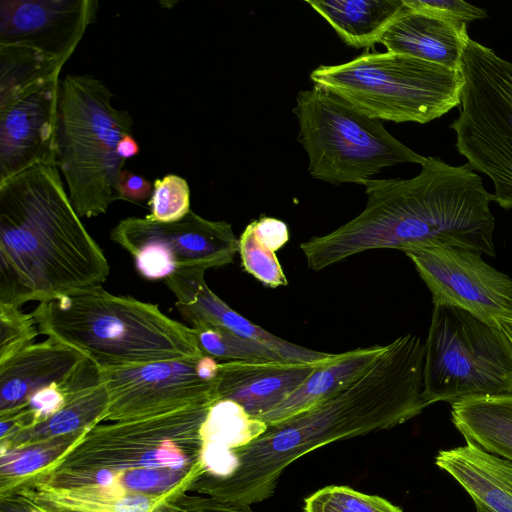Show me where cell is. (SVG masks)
<instances>
[{"instance_id": "6da1fadb", "label": "cell", "mask_w": 512, "mask_h": 512, "mask_svg": "<svg viewBox=\"0 0 512 512\" xmlns=\"http://www.w3.org/2000/svg\"><path fill=\"white\" fill-rule=\"evenodd\" d=\"M214 402L100 423L14 494L75 512H169L204 473L200 430Z\"/></svg>"}, {"instance_id": "7a4b0ae2", "label": "cell", "mask_w": 512, "mask_h": 512, "mask_svg": "<svg viewBox=\"0 0 512 512\" xmlns=\"http://www.w3.org/2000/svg\"><path fill=\"white\" fill-rule=\"evenodd\" d=\"M410 179H369L364 210L336 230L300 244L307 266L320 271L373 249L403 252L454 247L495 256L493 195L467 164L427 157Z\"/></svg>"}, {"instance_id": "3957f363", "label": "cell", "mask_w": 512, "mask_h": 512, "mask_svg": "<svg viewBox=\"0 0 512 512\" xmlns=\"http://www.w3.org/2000/svg\"><path fill=\"white\" fill-rule=\"evenodd\" d=\"M109 271L56 165L0 182V302L21 307L102 286Z\"/></svg>"}, {"instance_id": "277c9868", "label": "cell", "mask_w": 512, "mask_h": 512, "mask_svg": "<svg viewBox=\"0 0 512 512\" xmlns=\"http://www.w3.org/2000/svg\"><path fill=\"white\" fill-rule=\"evenodd\" d=\"M410 418L411 403L402 379L377 360L311 408L230 449L226 474L203 473L190 492L251 507L271 497L285 469L305 454Z\"/></svg>"}, {"instance_id": "5b68a950", "label": "cell", "mask_w": 512, "mask_h": 512, "mask_svg": "<svg viewBox=\"0 0 512 512\" xmlns=\"http://www.w3.org/2000/svg\"><path fill=\"white\" fill-rule=\"evenodd\" d=\"M40 334L81 352L100 369L204 356L192 327L157 304L102 286L41 302L31 312Z\"/></svg>"}, {"instance_id": "8992f818", "label": "cell", "mask_w": 512, "mask_h": 512, "mask_svg": "<svg viewBox=\"0 0 512 512\" xmlns=\"http://www.w3.org/2000/svg\"><path fill=\"white\" fill-rule=\"evenodd\" d=\"M113 94L92 75H67L58 90L56 166L80 217H96L121 200L119 180L126 160L118 145L132 134L133 118L112 104Z\"/></svg>"}, {"instance_id": "52a82bcc", "label": "cell", "mask_w": 512, "mask_h": 512, "mask_svg": "<svg viewBox=\"0 0 512 512\" xmlns=\"http://www.w3.org/2000/svg\"><path fill=\"white\" fill-rule=\"evenodd\" d=\"M310 79L371 118L420 124L458 107L462 84L459 70L388 51L320 65Z\"/></svg>"}, {"instance_id": "ba28073f", "label": "cell", "mask_w": 512, "mask_h": 512, "mask_svg": "<svg viewBox=\"0 0 512 512\" xmlns=\"http://www.w3.org/2000/svg\"><path fill=\"white\" fill-rule=\"evenodd\" d=\"M293 112L299 124L297 139L314 179L363 184L383 168L426 161L392 136L382 121L319 86L300 91Z\"/></svg>"}, {"instance_id": "9c48e42d", "label": "cell", "mask_w": 512, "mask_h": 512, "mask_svg": "<svg viewBox=\"0 0 512 512\" xmlns=\"http://www.w3.org/2000/svg\"><path fill=\"white\" fill-rule=\"evenodd\" d=\"M424 359L429 405L512 394V341L500 324L434 305Z\"/></svg>"}, {"instance_id": "30bf717a", "label": "cell", "mask_w": 512, "mask_h": 512, "mask_svg": "<svg viewBox=\"0 0 512 512\" xmlns=\"http://www.w3.org/2000/svg\"><path fill=\"white\" fill-rule=\"evenodd\" d=\"M459 116L450 127L473 171L493 182V201L512 209V63L471 38L458 68Z\"/></svg>"}, {"instance_id": "8fae6325", "label": "cell", "mask_w": 512, "mask_h": 512, "mask_svg": "<svg viewBox=\"0 0 512 512\" xmlns=\"http://www.w3.org/2000/svg\"><path fill=\"white\" fill-rule=\"evenodd\" d=\"M110 238L132 256L136 270L148 280H165L182 269L225 266L239 248L230 223L205 219L192 210L171 223L148 216L122 219Z\"/></svg>"}, {"instance_id": "7c38bea8", "label": "cell", "mask_w": 512, "mask_h": 512, "mask_svg": "<svg viewBox=\"0 0 512 512\" xmlns=\"http://www.w3.org/2000/svg\"><path fill=\"white\" fill-rule=\"evenodd\" d=\"M217 360L201 356L100 369L104 422L143 418L218 400Z\"/></svg>"}, {"instance_id": "4fadbf2b", "label": "cell", "mask_w": 512, "mask_h": 512, "mask_svg": "<svg viewBox=\"0 0 512 512\" xmlns=\"http://www.w3.org/2000/svg\"><path fill=\"white\" fill-rule=\"evenodd\" d=\"M59 68L0 80V182L38 164L56 165Z\"/></svg>"}, {"instance_id": "5bb4252c", "label": "cell", "mask_w": 512, "mask_h": 512, "mask_svg": "<svg viewBox=\"0 0 512 512\" xmlns=\"http://www.w3.org/2000/svg\"><path fill=\"white\" fill-rule=\"evenodd\" d=\"M404 253L431 291L434 305L456 307L492 324L512 319V279L488 265L482 254L454 247Z\"/></svg>"}, {"instance_id": "9a60e30c", "label": "cell", "mask_w": 512, "mask_h": 512, "mask_svg": "<svg viewBox=\"0 0 512 512\" xmlns=\"http://www.w3.org/2000/svg\"><path fill=\"white\" fill-rule=\"evenodd\" d=\"M97 11L95 0H1L0 45L27 46L64 66Z\"/></svg>"}, {"instance_id": "2e32d148", "label": "cell", "mask_w": 512, "mask_h": 512, "mask_svg": "<svg viewBox=\"0 0 512 512\" xmlns=\"http://www.w3.org/2000/svg\"><path fill=\"white\" fill-rule=\"evenodd\" d=\"M206 270L188 268L176 271L164 280L176 297V307L186 322L216 324L242 337L257 341L293 362H326L335 354L323 353L283 340L233 310L206 284Z\"/></svg>"}, {"instance_id": "e0dca14e", "label": "cell", "mask_w": 512, "mask_h": 512, "mask_svg": "<svg viewBox=\"0 0 512 512\" xmlns=\"http://www.w3.org/2000/svg\"><path fill=\"white\" fill-rule=\"evenodd\" d=\"M329 361L220 362L216 380L218 400H231L251 418L259 419L289 397L318 367Z\"/></svg>"}, {"instance_id": "ac0fdd59", "label": "cell", "mask_w": 512, "mask_h": 512, "mask_svg": "<svg viewBox=\"0 0 512 512\" xmlns=\"http://www.w3.org/2000/svg\"><path fill=\"white\" fill-rule=\"evenodd\" d=\"M88 361L53 338L34 343L0 364V415L26 406L38 391L73 379Z\"/></svg>"}, {"instance_id": "d6986e66", "label": "cell", "mask_w": 512, "mask_h": 512, "mask_svg": "<svg viewBox=\"0 0 512 512\" xmlns=\"http://www.w3.org/2000/svg\"><path fill=\"white\" fill-rule=\"evenodd\" d=\"M435 464L470 495L476 512H512V461L478 444L441 450Z\"/></svg>"}, {"instance_id": "ffe728a7", "label": "cell", "mask_w": 512, "mask_h": 512, "mask_svg": "<svg viewBox=\"0 0 512 512\" xmlns=\"http://www.w3.org/2000/svg\"><path fill=\"white\" fill-rule=\"evenodd\" d=\"M469 38L465 24L447 21L405 6L379 43L388 52L409 55L458 70Z\"/></svg>"}, {"instance_id": "44dd1931", "label": "cell", "mask_w": 512, "mask_h": 512, "mask_svg": "<svg viewBox=\"0 0 512 512\" xmlns=\"http://www.w3.org/2000/svg\"><path fill=\"white\" fill-rule=\"evenodd\" d=\"M334 29L338 37L356 49L373 48L405 8L403 0H305Z\"/></svg>"}, {"instance_id": "7402d4cb", "label": "cell", "mask_w": 512, "mask_h": 512, "mask_svg": "<svg viewBox=\"0 0 512 512\" xmlns=\"http://www.w3.org/2000/svg\"><path fill=\"white\" fill-rule=\"evenodd\" d=\"M385 350V345L357 348L337 354L318 367L289 397L259 417L266 426L297 415L334 392L367 368Z\"/></svg>"}, {"instance_id": "603a6c76", "label": "cell", "mask_w": 512, "mask_h": 512, "mask_svg": "<svg viewBox=\"0 0 512 512\" xmlns=\"http://www.w3.org/2000/svg\"><path fill=\"white\" fill-rule=\"evenodd\" d=\"M451 420L466 441L512 461V394L454 403Z\"/></svg>"}, {"instance_id": "cb8c5ba5", "label": "cell", "mask_w": 512, "mask_h": 512, "mask_svg": "<svg viewBox=\"0 0 512 512\" xmlns=\"http://www.w3.org/2000/svg\"><path fill=\"white\" fill-rule=\"evenodd\" d=\"M267 426L251 418L231 400H216L210 407L200 433L204 473L223 476L228 467L229 451L259 435Z\"/></svg>"}, {"instance_id": "d4e9b609", "label": "cell", "mask_w": 512, "mask_h": 512, "mask_svg": "<svg viewBox=\"0 0 512 512\" xmlns=\"http://www.w3.org/2000/svg\"><path fill=\"white\" fill-rule=\"evenodd\" d=\"M108 394L102 380L70 394L63 407L46 421L0 441V450L54 437L82 433L104 422Z\"/></svg>"}, {"instance_id": "484cf974", "label": "cell", "mask_w": 512, "mask_h": 512, "mask_svg": "<svg viewBox=\"0 0 512 512\" xmlns=\"http://www.w3.org/2000/svg\"><path fill=\"white\" fill-rule=\"evenodd\" d=\"M86 432L0 450V498L10 496L33 477L52 466Z\"/></svg>"}, {"instance_id": "4316f807", "label": "cell", "mask_w": 512, "mask_h": 512, "mask_svg": "<svg viewBox=\"0 0 512 512\" xmlns=\"http://www.w3.org/2000/svg\"><path fill=\"white\" fill-rule=\"evenodd\" d=\"M191 327L201 353L218 362L284 360L269 347L225 327L211 323H198Z\"/></svg>"}, {"instance_id": "83f0119b", "label": "cell", "mask_w": 512, "mask_h": 512, "mask_svg": "<svg viewBox=\"0 0 512 512\" xmlns=\"http://www.w3.org/2000/svg\"><path fill=\"white\" fill-rule=\"evenodd\" d=\"M305 512H403L388 500L347 486H326L305 498Z\"/></svg>"}, {"instance_id": "f1b7e54d", "label": "cell", "mask_w": 512, "mask_h": 512, "mask_svg": "<svg viewBox=\"0 0 512 512\" xmlns=\"http://www.w3.org/2000/svg\"><path fill=\"white\" fill-rule=\"evenodd\" d=\"M148 205L150 219L171 223L184 218L190 210V188L183 177L167 174L153 183V192Z\"/></svg>"}, {"instance_id": "f546056e", "label": "cell", "mask_w": 512, "mask_h": 512, "mask_svg": "<svg viewBox=\"0 0 512 512\" xmlns=\"http://www.w3.org/2000/svg\"><path fill=\"white\" fill-rule=\"evenodd\" d=\"M238 252L244 270L271 288L286 286L287 279L275 252L263 246L249 223L239 238Z\"/></svg>"}, {"instance_id": "4dcf8cb0", "label": "cell", "mask_w": 512, "mask_h": 512, "mask_svg": "<svg viewBox=\"0 0 512 512\" xmlns=\"http://www.w3.org/2000/svg\"><path fill=\"white\" fill-rule=\"evenodd\" d=\"M39 334L32 313L0 302V364L34 344Z\"/></svg>"}, {"instance_id": "1f68e13d", "label": "cell", "mask_w": 512, "mask_h": 512, "mask_svg": "<svg viewBox=\"0 0 512 512\" xmlns=\"http://www.w3.org/2000/svg\"><path fill=\"white\" fill-rule=\"evenodd\" d=\"M405 6L411 9L429 13L458 24L485 18L486 12L461 0H403Z\"/></svg>"}, {"instance_id": "d6a6232c", "label": "cell", "mask_w": 512, "mask_h": 512, "mask_svg": "<svg viewBox=\"0 0 512 512\" xmlns=\"http://www.w3.org/2000/svg\"><path fill=\"white\" fill-rule=\"evenodd\" d=\"M171 512H256L250 506L220 501L209 496L184 495L178 499Z\"/></svg>"}, {"instance_id": "836d02e7", "label": "cell", "mask_w": 512, "mask_h": 512, "mask_svg": "<svg viewBox=\"0 0 512 512\" xmlns=\"http://www.w3.org/2000/svg\"><path fill=\"white\" fill-rule=\"evenodd\" d=\"M250 224L257 240L273 252L284 246L289 239L288 227L279 219L264 216Z\"/></svg>"}, {"instance_id": "e575fe53", "label": "cell", "mask_w": 512, "mask_h": 512, "mask_svg": "<svg viewBox=\"0 0 512 512\" xmlns=\"http://www.w3.org/2000/svg\"><path fill=\"white\" fill-rule=\"evenodd\" d=\"M119 193L121 200L138 202L151 197L153 184L144 177L123 170L119 180Z\"/></svg>"}, {"instance_id": "d590c367", "label": "cell", "mask_w": 512, "mask_h": 512, "mask_svg": "<svg viewBox=\"0 0 512 512\" xmlns=\"http://www.w3.org/2000/svg\"><path fill=\"white\" fill-rule=\"evenodd\" d=\"M139 150V145L132 134L126 135L118 145V153L125 160L137 155Z\"/></svg>"}, {"instance_id": "8d00e7d4", "label": "cell", "mask_w": 512, "mask_h": 512, "mask_svg": "<svg viewBox=\"0 0 512 512\" xmlns=\"http://www.w3.org/2000/svg\"><path fill=\"white\" fill-rule=\"evenodd\" d=\"M32 512H50L44 505L35 501L25 499Z\"/></svg>"}, {"instance_id": "74e56055", "label": "cell", "mask_w": 512, "mask_h": 512, "mask_svg": "<svg viewBox=\"0 0 512 512\" xmlns=\"http://www.w3.org/2000/svg\"><path fill=\"white\" fill-rule=\"evenodd\" d=\"M498 323L512 341V319H503L500 320Z\"/></svg>"}, {"instance_id": "f35d334b", "label": "cell", "mask_w": 512, "mask_h": 512, "mask_svg": "<svg viewBox=\"0 0 512 512\" xmlns=\"http://www.w3.org/2000/svg\"><path fill=\"white\" fill-rule=\"evenodd\" d=\"M40 504H42V503H40ZM42 505H44L50 512H75V511H71V510H66V509H61V508L53 507V506H50V505H47V504H42Z\"/></svg>"}]
</instances>
